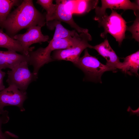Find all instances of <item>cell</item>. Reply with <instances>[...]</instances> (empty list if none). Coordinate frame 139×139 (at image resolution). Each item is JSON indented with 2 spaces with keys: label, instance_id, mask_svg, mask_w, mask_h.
<instances>
[{
  "label": "cell",
  "instance_id": "obj_14",
  "mask_svg": "<svg viewBox=\"0 0 139 139\" xmlns=\"http://www.w3.org/2000/svg\"><path fill=\"white\" fill-rule=\"evenodd\" d=\"M121 70L125 74L132 75L134 74L138 76L139 69V51L123 58Z\"/></svg>",
  "mask_w": 139,
  "mask_h": 139
},
{
  "label": "cell",
  "instance_id": "obj_16",
  "mask_svg": "<svg viewBox=\"0 0 139 139\" xmlns=\"http://www.w3.org/2000/svg\"><path fill=\"white\" fill-rule=\"evenodd\" d=\"M0 47L14 50L23 54V49L19 42L4 33L0 28Z\"/></svg>",
  "mask_w": 139,
  "mask_h": 139
},
{
  "label": "cell",
  "instance_id": "obj_13",
  "mask_svg": "<svg viewBox=\"0 0 139 139\" xmlns=\"http://www.w3.org/2000/svg\"><path fill=\"white\" fill-rule=\"evenodd\" d=\"M57 10L56 20L65 22L74 28L78 32H88V30L79 26L74 21L72 14L66 8L64 0H56Z\"/></svg>",
  "mask_w": 139,
  "mask_h": 139
},
{
  "label": "cell",
  "instance_id": "obj_9",
  "mask_svg": "<svg viewBox=\"0 0 139 139\" xmlns=\"http://www.w3.org/2000/svg\"><path fill=\"white\" fill-rule=\"evenodd\" d=\"M101 6H98L95 8V18L105 14L107 8L113 10L122 9L124 11L131 10L134 12L139 11V5L129 0H101Z\"/></svg>",
  "mask_w": 139,
  "mask_h": 139
},
{
  "label": "cell",
  "instance_id": "obj_1",
  "mask_svg": "<svg viewBox=\"0 0 139 139\" xmlns=\"http://www.w3.org/2000/svg\"><path fill=\"white\" fill-rule=\"evenodd\" d=\"M45 15L34 6L32 0H24L10 12L1 27L13 38L21 30L33 26L42 27L46 24Z\"/></svg>",
  "mask_w": 139,
  "mask_h": 139
},
{
  "label": "cell",
  "instance_id": "obj_12",
  "mask_svg": "<svg viewBox=\"0 0 139 139\" xmlns=\"http://www.w3.org/2000/svg\"><path fill=\"white\" fill-rule=\"evenodd\" d=\"M67 9L72 14L89 12L98 6V0H64Z\"/></svg>",
  "mask_w": 139,
  "mask_h": 139
},
{
  "label": "cell",
  "instance_id": "obj_8",
  "mask_svg": "<svg viewBox=\"0 0 139 139\" xmlns=\"http://www.w3.org/2000/svg\"><path fill=\"white\" fill-rule=\"evenodd\" d=\"M42 27L36 25L31 26L27 29L24 33L16 34L13 38L17 40L22 46L23 50V54L28 55L29 52L33 48L30 47L33 44L48 41V36L44 35L41 31Z\"/></svg>",
  "mask_w": 139,
  "mask_h": 139
},
{
  "label": "cell",
  "instance_id": "obj_6",
  "mask_svg": "<svg viewBox=\"0 0 139 139\" xmlns=\"http://www.w3.org/2000/svg\"><path fill=\"white\" fill-rule=\"evenodd\" d=\"M27 98L26 92L20 90L14 86L8 85L0 91V114L4 112V107L9 106H17L21 111H24L23 104Z\"/></svg>",
  "mask_w": 139,
  "mask_h": 139
},
{
  "label": "cell",
  "instance_id": "obj_21",
  "mask_svg": "<svg viewBox=\"0 0 139 139\" xmlns=\"http://www.w3.org/2000/svg\"><path fill=\"white\" fill-rule=\"evenodd\" d=\"M6 74L5 72L0 69V91L5 88L3 80Z\"/></svg>",
  "mask_w": 139,
  "mask_h": 139
},
{
  "label": "cell",
  "instance_id": "obj_17",
  "mask_svg": "<svg viewBox=\"0 0 139 139\" xmlns=\"http://www.w3.org/2000/svg\"><path fill=\"white\" fill-rule=\"evenodd\" d=\"M22 1L0 0V26L6 19L12 8L19 5Z\"/></svg>",
  "mask_w": 139,
  "mask_h": 139
},
{
  "label": "cell",
  "instance_id": "obj_7",
  "mask_svg": "<svg viewBox=\"0 0 139 139\" xmlns=\"http://www.w3.org/2000/svg\"><path fill=\"white\" fill-rule=\"evenodd\" d=\"M92 37L88 32L86 33L80 43L76 46L70 48L59 49L53 51L51 58L54 61L65 60L71 62L74 64L80 57L82 52L88 48H91L92 46L88 42Z\"/></svg>",
  "mask_w": 139,
  "mask_h": 139
},
{
  "label": "cell",
  "instance_id": "obj_10",
  "mask_svg": "<svg viewBox=\"0 0 139 139\" xmlns=\"http://www.w3.org/2000/svg\"><path fill=\"white\" fill-rule=\"evenodd\" d=\"M91 49L96 50L98 54L105 58L107 62L106 65L115 70H121L122 63L119 58L110 45L108 41L106 39L100 44L92 46Z\"/></svg>",
  "mask_w": 139,
  "mask_h": 139
},
{
  "label": "cell",
  "instance_id": "obj_11",
  "mask_svg": "<svg viewBox=\"0 0 139 139\" xmlns=\"http://www.w3.org/2000/svg\"><path fill=\"white\" fill-rule=\"evenodd\" d=\"M29 55L20 54L13 50H0V69L11 70L19 63L24 61L28 63Z\"/></svg>",
  "mask_w": 139,
  "mask_h": 139
},
{
  "label": "cell",
  "instance_id": "obj_3",
  "mask_svg": "<svg viewBox=\"0 0 139 139\" xmlns=\"http://www.w3.org/2000/svg\"><path fill=\"white\" fill-rule=\"evenodd\" d=\"M111 10V12L109 15L106 13L98 17H94V19L104 29L103 32L100 34L101 37L104 38L108 33H109L120 46L125 38L127 22L120 14L115 10Z\"/></svg>",
  "mask_w": 139,
  "mask_h": 139
},
{
  "label": "cell",
  "instance_id": "obj_22",
  "mask_svg": "<svg viewBox=\"0 0 139 139\" xmlns=\"http://www.w3.org/2000/svg\"><path fill=\"white\" fill-rule=\"evenodd\" d=\"M127 112H129L130 116L136 115L137 117L139 116V107L136 109L133 110L131 107L129 106L127 109Z\"/></svg>",
  "mask_w": 139,
  "mask_h": 139
},
{
  "label": "cell",
  "instance_id": "obj_5",
  "mask_svg": "<svg viewBox=\"0 0 139 139\" xmlns=\"http://www.w3.org/2000/svg\"><path fill=\"white\" fill-rule=\"evenodd\" d=\"M27 62L24 61L17 65L7 72L6 82L8 85H13L21 91L26 92L29 84L36 81L38 75L31 72Z\"/></svg>",
  "mask_w": 139,
  "mask_h": 139
},
{
  "label": "cell",
  "instance_id": "obj_18",
  "mask_svg": "<svg viewBox=\"0 0 139 139\" xmlns=\"http://www.w3.org/2000/svg\"><path fill=\"white\" fill-rule=\"evenodd\" d=\"M52 0H37V4L40 5L46 11L45 15L46 22L56 20L57 5L54 4Z\"/></svg>",
  "mask_w": 139,
  "mask_h": 139
},
{
  "label": "cell",
  "instance_id": "obj_19",
  "mask_svg": "<svg viewBox=\"0 0 139 139\" xmlns=\"http://www.w3.org/2000/svg\"><path fill=\"white\" fill-rule=\"evenodd\" d=\"M8 111L5 110L2 114H0V139H10L11 137L17 138L18 136L8 131L3 133L2 130V125L7 123L9 121L10 118Z\"/></svg>",
  "mask_w": 139,
  "mask_h": 139
},
{
  "label": "cell",
  "instance_id": "obj_4",
  "mask_svg": "<svg viewBox=\"0 0 139 139\" xmlns=\"http://www.w3.org/2000/svg\"><path fill=\"white\" fill-rule=\"evenodd\" d=\"M74 64L83 72L86 80L100 83H102L101 77L105 72L115 70L102 64L95 57L90 55L86 49L85 50L84 55Z\"/></svg>",
  "mask_w": 139,
  "mask_h": 139
},
{
  "label": "cell",
  "instance_id": "obj_2",
  "mask_svg": "<svg viewBox=\"0 0 139 139\" xmlns=\"http://www.w3.org/2000/svg\"><path fill=\"white\" fill-rule=\"evenodd\" d=\"M86 33L78 34L77 32L73 37L58 40L51 39L45 48L40 47L36 50L30 51L28 54V62L33 66V73L38 75L40 68L45 64L54 61L51 58V53L59 49L70 48L76 46L80 43Z\"/></svg>",
  "mask_w": 139,
  "mask_h": 139
},
{
  "label": "cell",
  "instance_id": "obj_20",
  "mask_svg": "<svg viewBox=\"0 0 139 139\" xmlns=\"http://www.w3.org/2000/svg\"><path fill=\"white\" fill-rule=\"evenodd\" d=\"M139 11H134L136 16L135 20L133 24L129 27H127L126 30L130 31L132 34V38L139 42Z\"/></svg>",
  "mask_w": 139,
  "mask_h": 139
},
{
  "label": "cell",
  "instance_id": "obj_15",
  "mask_svg": "<svg viewBox=\"0 0 139 139\" xmlns=\"http://www.w3.org/2000/svg\"><path fill=\"white\" fill-rule=\"evenodd\" d=\"M47 25L50 30H55L53 38V40L65 38L70 37H73L77 32L75 30H70L64 27L61 23V22L57 20L46 22Z\"/></svg>",
  "mask_w": 139,
  "mask_h": 139
}]
</instances>
